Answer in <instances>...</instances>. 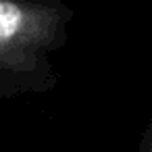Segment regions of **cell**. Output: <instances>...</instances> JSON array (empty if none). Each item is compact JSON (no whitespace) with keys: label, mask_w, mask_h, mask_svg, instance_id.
I'll list each match as a JSON object with an SVG mask.
<instances>
[{"label":"cell","mask_w":152,"mask_h":152,"mask_svg":"<svg viewBox=\"0 0 152 152\" xmlns=\"http://www.w3.org/2000/svg\"><path fill=\"white\" fill-rule=\"evenodd\" d=\"M23 29V9L13 0H0V44H9Z\"/></svg>","instance_id":"obj_1"}]
</instances>
